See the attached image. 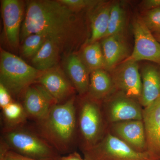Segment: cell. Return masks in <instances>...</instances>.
Segmentation results:
<instances>
[{"label":"cell","instance_id":"6da1fadb","mask_svg":"<svg viewBox=\"0 0 160 160\" xmlns=\"http://www.w3.org/2000/svg\"><path fill=\"white\" fill-rule=\"evenodd\" d=\"M74 12L59 1H29L20 33L22 42L29 35L39 34L56 42L61 51L70 50L78 28Z\"/></svg>","mask_w":160,"mask_h":160},{"label":"cell","instance_id":"7a4b0ae2","mask_svg":"<svg viewBox=\"0 0 160 160\" xmlns=\"http://www.w3.org/2000/svg\"><path fill=\"white\" fill-rule=\"evenodd\" d=\"M36 132L59 153L71 151L77 129L74 98L51 107L43 119L36 122Z\"/></svg>","mask_w":160,"mask_h":160},{"label":"cell","instance_id":"3957f363","mask_svg":"<svg viewBox=\"0 0 160 160\" xmlns=\"http://www.w3.org/2000/svg\"><path fill=\"white\" fill-rule=\"evenodd\" d=\"M1 142L18 153L38 160H57L59 153L36 131L20 126L5 127Z\"/></svg>","mask_w":160,"mask_h":160},{"label":"cell","instance_id":"277c9868","mask_svg":"<svg viewBox=\"0 0 160 160\" xmlns=\"http://www.w3.org/2000/svg\"><path fill=\"white\" fill-rule=\"evenodd\" d=\"M41 72L10 52L1 49L0 84L10 94L18 97L37 82Z\"/></svg>","mask_w":160,"mask_h":160},{"label":"cell","instance_id":"5b68a950","mask_svg":"<svg viewBox=\"0 0 160 160\" xmlns=\"http://www.w3.org/2000/svg\"><path fill=\"white\" fill-rule=\"evenodd\" d=\"M84 152L85 158L89 160H155L147 151H138L109 133Z\"/></svg>","mask_w":160,"mask_h":160},{"label":"cell","instance_id":"8992f818","mask_svg":"<svg viewBox=\"0 0 160 160\" xmlns=\"http://www.w3.org/2000/svg\"><path fill=\"white\" fill-rule=\"evenodd\" d=\"M79 106L77 117V127L85 152L94 147L101 140L102 117L98 101L89 97L83 100Z\"/></svg>","mask_w":160,"mask_h":160},{"label":"cell","instance_id":"52a82bcc","mask_svg":"<svg viewBox=\"0 0 160 160\" xmlns=\"http://www.w3.org/2000/svg\"><path fill=\"white\" fill-rule=\"evenodd\" d=\"M134 46L131 54L124 61L137 62L142 60L160 65V43L143 20L135 21L133 25Z\"/></svg>","mask_w":160,"mask_h":160},{"label":"cell","instance_id":"ba28073f","mask_svg":"<svg viewBox=\"0 0 160 160\" xmlns=\"http://www.w3.org/2000/svg\"><path fill=\"white\" fill-rule=\"evenodd\" d=\"M112 81L123 95L139 99L142 92V80L137 62L123 61L113 72Z\"/></svg>","mask_w":160,"mask_h":160},{"label":"cell","instance_id":"9c48e42d","mask_svg":"<svg viewBox=\"0 0 160 160\" xmlns=\"http://www.w3.org/2000/svg\"><path fill=\"white\" fill-rule=\"evenodd\" d=\"M37 82L56 104L65 102L73 97L72 95L76 90L68 78L55 67L42 72Z\"/></svg>","mask_w":160,"mask_h":160},{"label":"cell","instance_id":"30bf717a","mask_svg":"<svg viewBox=\"0 0 160 160\" xmlns=\"http://www.w3.org/2000/svg\"><path fill=\"white\" fill-rule=\"evenodd\" d=\"M146 151L155 160H160V97L143 110Z\"/></svg>","mask_w":160,"mask_h":160},{"label":"cell","instance_id":"8fae6325","mask_svg":"<svg viewBox=\"0 0 160 160\" xmlns=\"http://www.w3.org/2000/svg\"><path fill=\"white\" fill-rule=\"evenodd\" d=\"M23 106L27 117L36 122L43 119L51 107L56 104L54 100L41 85H32L26 89Z\"/></svg>","mask_w":160,"mask_h":160},{"label":"cell","instance_id":"7c38bea8","mask_svg":"<svg viewBox=\"0 0 160 160\" xmlns=\"http://www.w3.org/2000/svg\"><path fill=\"white\" fill-rule=\"evenodd\" d=\"M2 13L6 39L12 48L19 44L20 28L24 14L23 2L18 0H3Z\"/></svg>","mask_w":160,"mask_h":160},{"label":"cell","instance_id":"4fadbf2b","mask_svg":"<svg viewBox=\"0 0 160 160\" xmlns=\"http://www.w3.org/2000/svg\"><path fill=\"white\" fill-rule=\"evenodd\" d=\"M143 110L135 100L123 94L112 100L107 107V114L112 123L142 120Z\"/></svg>","mask_w":160,"mask_h":160},{"label":"cell","instance_id":"5bb4252c","mask_svg":"<svg viewBox=\"0 0 160 160\" xmlns=\"http://www.w3.org/2000/svg\"><path fill=\"white\" fill-rule=\"evenodd\" d=\"M112 129L121 139L140 152L146 150L145 128L142 120H131L114 123Z\"/></svg>","mask_w":160,"mask_h":160},{"label":"cell","instance_id":"9a60e30c","mask_svg":"<svg viewBox=\"0 0 160 160\" xmlns=\"http://www.w3.org/2000/svg\"><path fill=\"white\" fill-rule=\"evenodd\" d=\"M65 70L69 81L79 94L88 92L89 85V70L82 58L77 54H69L65 60Z\"/></svg>","mask_w":160,"mask_h":160},{"label":"cell","instance_id":"2e32d148","mask_svg":"<svg viewBox=\"0 0 160 160\" xmlns=\"http://www.w3.org/2000/svg\"><path fill=\"white\" fill-rule=\"evenodd\" d=\"M142 92L140 104L146 107L160 97V65L149 64L142 70Z\"/></svg>","mask_w":160,"mask_h":160},{"label":"cell","instance_id":"e0dca14e","mask_svg":"<svg viewBox=\"0 0 160 160\" xmlns=\"http://www.w3.org/2000/svg\"><path fill=\"white\" fill-rule=\"evenodd\" d=\"M101 46L106 69H112L127 56V46L120 35L104 38Z\"/></svg>","mask_w":160,"mask_h":160},{"label":"cell","instance_id":"ac0fdd59","mask_svg":"<svg viewBox=\"0 0 160 160\" xmlns=\"http://www.w3.org/2000/svg\"><path fill=\"white\" fill-rule=\"evenodd\" d=\"M61 51L57 43L47 39L39 51L32 58V66L41 72L54 68L58 61Z\"/></svg>","mask_w":160,"mask_h":160},{"label":"cell","instance_id":"d6986e66","mask_svg":"<svg viewBox=\"0 0 160 160\" xmlns=\"http://www.w3.org/2000/svg\"><path fill=\"white\" fill-rule=\"evenodd\" d=\"M114 86L112 78L104 69L91 72L89 76V97L96 101L102 99L109 95Z\"/></svg>","mask_w":160,"mask_h":160},{"label":"cell","instance_id":"ffe728a7","mask_svg":"<svg viewBox=\"0 0 160 160\" xmlns=\"http://www.w3.org/2000/svg\"><path fill=\"white\" fill-rule=\"evenodd\" d=\"M111 6H103L93 16L91 22V36L89 44L98 42L104 38L108 29Z\"/></svg>","mask_w":160,"mask_h":160},{"label":"cell","instance_id":"44dd1931","mask_svg":"<svg viewBox=\"0 0 160 160\" xmlns=\"http://www.w3.org/2000/svg\"><path fill=\"white\" fill-rule=\"evenodd\" d=\"M81 58L89 72L106 69L102 46L98 42L86 46L83 49Z\"/></svg>","mask_w":160,"mask_h":160},{"label":"cell","instance_id":"7402d4cb","mask_svg":"<svg viewBox=\"0 0 160 160\" xmlns=\"http://www.w3.org/2000/svg\"><path fill=\"white\" fill-rule=\"evenodd\" d=\"M125 22L126 15L122 7L118 4L112 6L108 29L104 38L111 36L120 35L125 27Z\"/></svg>","mask_w":160,"mask_h":160},{"label":"cell","instance_id":"603a6c76","mask_svg":"<svg viewBox=\"0 0 160 160\" xmlns=\"http://www.w3.org/2000/svg\"><path fill=\"white\" fill-rule=\"evenodd\" d=\"M2 110L4 119L7 123L6 127L20 126L27 117L23 105L15 102H12Z\"/></svg>","mask_w":160,"mask_h":160},{"label":"cell","instance_id":"cb8c5ba5","mask_svg":"<svg viewBox=\"0 0 160 160\" xmlns=\"http://www.w3.org/2000/svg\"><path fill=\"white\" fill-rule=\"evenodd\" d=\"M46 39V37L42 35H29L23 40L22 54L25 57L32 58L39 51Z\"/></svg>","mask_w":160,"mask_h":160},{"label":"cell","instance_id":"d4e9b609","mask_svg":"<svg viewBox=\"0 0 160 160\" xmlns=\"http://www.w3.org/2000/svg\"><path fill=\"white\" fill-rule=\"evenodd\" d=\"M143 21L151 32H160V7L149 9Z\"/></svg>","mask_w":160,"mask_h":160},{"label":"cell","instance_id":"484cf974","mask_svg":"<svg viewBox=\"0 0 160 160\" xmlns=\"http://www.w3.org/2000/svg\"><path fill=\"white\" fill-rule=\"evenodd\" d=\"M59 1L74 12L92 7L98 2L89 0H59Z\"/></svg>","mask_w":160,"mask_h":160},{"label":"cell","instance_id":"4316f807","mask_svg":"<svg viewBox=\"0 0 160 160\" xmlns=\"http://www.w3.org/2000/svg\"><path fill=\"white\" fill-rule=\"evenodd\" d=\"M0 160H38L23 156L9 149L1 142Z\"/></svg>","mask_w":160,"mask_h":160},{"label":"cell","instance_id":"83f0119b","mask_svg":"<svg viewBox=\"0 0 160 160\" xmlns=\"http://www.w3.org/2000/svg\"><path fill=\"white\" fill-rule=\"evenodd\" d=\"M11 94L6 87L0 84V106L1 109L6 107L12 102Z\"/></svg>","mask_w":160,"mask_h":160},{"label":"cell","instance_id":"f1b7e54d","mask_svg":"<svg viewBox=\"0 0 160 160\" xmlns=\"http://www.w3.org/2000/svg\"><path fill=\"white\" fill-rule=\"evenodd\" d=\"M144 5L147 9H151L160 7V0H147L144 2Z\"/></svg>","mask_w":160,"mask_h":160},{"label":"cell","instance_id":"f546056e","mask_svg":"<svg viewBox=\"0 0 160 160\" xmlns=\"http://www.w3.org/2000/svg\"><path fill=\"white\" fill-rule=\"evenodd\" d=\"M57 160H85L83 159L79 153L77 152H73L70 153L66 156L61 157H60Z\"/></svg>","mask_w":160,"mask_h":160},{"label":"cell","instance_id":"4dcf8cb0","mask_svg":"<svg viewBox=\"0 0 160 160\" xmlns=\"http://www.w3.org/2000/svg\"><path fill=\"white\" fill-rule=\"evenodd\" d=\"M155 38H156L158 42L160 43V32H156V33H154L153 34Z\"/></svg>","mask_w":160,"mask_h":160},{"label":"cell","instance_id":"1f68e13d","mask_svg":"<svg viewBox=\"0 0 160 160\" xmlns=\"http://www.w3.org/2000/svg\"><path fill=\"white\" fill-rule=\"evenodd\" d=\"M84 159H85V160H89L85 158H84Z\"/></svg>","mask_w":160,"mask_h":160}]
</instances>
